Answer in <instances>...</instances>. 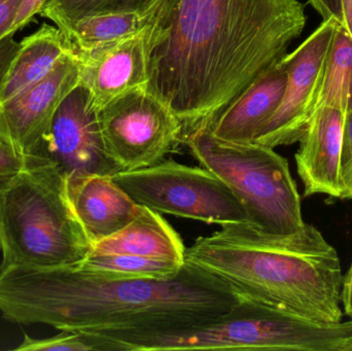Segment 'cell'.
Wrapping results in <instances>:
<instances>
[{"label":"cell","instance_id":"obj_1","mask_svg":"<svg viewBox=\"0 0 352 351\" xmlns=\"http://www.w3.org/2000/svg\"><path fill=\"white\" fill-rule=\"evenodd\" d=\"M146 91L184 138L208 128L305 28L298 0H146Z\"/></svg>","mask_w":352,"mask_h":351},{"label":"cell","instance_id":"obj_2","mask_svg":"<svg viewBox=\"0 0 352 351\" xmlns=\"http://www.w3.org/2000/svg\"><path fill=\"white\" fill-rule=\"evenodd\" d=\"M240 296L184 264L162 280H109L76 265L0 267V313L10 323L59 331L178 329L230 310Z\"/></svg>","mask_w":352,"mask_h":351},{"label":"cell","instance_id":"obj_3","mask_svg":"<svg viewBox=\"0 0 352 351\" xmlns=\"http://www.w3.org/2000/svg\"><path fill=\"white\" fill-rule=\"evenodd\" d=\"M184 261L239 296L312 321H342L340 259L312 225L291 236L266 234L248 223L223 225L186 247Z\"/></svg>","mask_w":352,"mask_h":351},{"label":"cell","instance_id":"obj_4","mask_svg":"<svg viewBox=\"0 0 352 351\" xmlns=\"http://www.w3.org/2000/svg\"><path fill=\"white\" fill-rule=\"evenodd\" d=\"M88 332L107 351H352V321H312L242 296L230 310L178 329Z\"/></svg>","mask_w":352,"mask_h":351},{"label":"cell","instance_id":"obj_5","mask_svg":"<svg viewBox=\"0 0 352 351\" xmlns=\"http://www.w3.org/2000/svg\"><path fill=\"white\" fill-rule=\"evenodd\" d=\"M91 251L67 177L52 161L28 156L26 167L0 185V267L78 265Z\"/></svg>","mask_w":352,"mask_h":351},{"label":"cell","instance_id":"obj_6","mask_svg":"<svg viewBox=\"0 0 352 351\" xmlns=\"http://www.w3.org/2000/svg\"><path fill=\"white\" fill-rule=\"evenodd\" d=\"M184 144L201 166L217 174L245 208L248 224L266 234L291 236L307 227L287 159L256 142L240 144L197 130Z\"/></svg>","mask_w":352,"mask_h":351},{"label":"cell","instance_id":"obj_7","mask_svg":"<svg viewBox=\"0 0 352 351\" xmlns=\"http://www.w3.org/2000/svg\"><path fill=\"white\" fill-rule=\"evenodd\" d=\"M111 179L138 205L160 214L221 226L248 223L237 196L204 167L167 160L146 168L121 171Z\"/></svg>","mask_w":352,"mask_h":351},{"label":"cell","instance_id":"obj_8","mask_svg":"<svg viewBox=\"0 0 352 351\" xmlns=\"http://www.w3.org/2000/svg\"><path fill=\"white\" fill-rule=\"evenodd\" d=\"M97 115L107 152L123 171L158 164L182 144V124L146 88L116 97Z\"/></svg>","mask_w":352,"mask_h":351},{"label":"cell","instance_id":"obj_9","mask_svg":"<svg viewBox=\"0 0 352 351\" xmlns=\"http://www.w3.org/2000/svg\"><path fill=\"white\" fill-rule=\"evenodd\" d=\"M338 25L334 19L324 21L295 51L283 56L287 78L283 99L254 142L275 148L300 141L316 111Z\"/></svg>","mask_w":352,"mask_h":351},{"label":"cell","instance_id":"obj_10","mask_svg":"<svg viewBox=\"0 0 352 351\" xmlns=\"http://www.w3.org/2000/svg\"><path fill=\"white\" fill-rule=\"evenodd\" d=\"M36 156L57 165L67 179L123 171L107 152L90 91L80 82L56 111Z\"/></svg>","mask_w":352,"mask_h":351},{"label":"cell","instance_id":"obj_11","mask_svg":"<svg viewBox=\"0 0 352 351\" xmlns=\"http://www.w3.org/2000/svg\"><path fill=\"white\" fill-rule=\"evenodd\" d=\"M80 82V61L74 49L41 82L0 103V135L25 156H36L56 111Z\"/></svg>","mask_w":352,"mask_h":351},{"label":"cell","instance_id":"obj_12","mask_svg":"<svg viewBox=\"0 0 352 351\" xmlns=\"http://www.w3.org/2000/svg\"><path fill=\"white\" fill-rule=\"evenodd\" d=\"M74 52L80 61V82L90 91L96 109L129 91L146 89L144 30L127 38Z\"/></svg>","mask_w":352,"mask_h":351},{"label":"cell","instance_id":"obj_13","mask_svg":"<svg viewBox=\"0 0 352 351\" xmlns=\"http://www.w3.org/2000/svg\"><path fill=\"white\" fill-rule=\"evenodd\" d=\"M344 117V113L332 107L318 109L300 139L295 159L305 196L324 194L342 199L340 160Z\"/></svg>","mask_w":352,"mask_h":351},{"label":"cell","instance_id":"obj_14","mask_svg":"<svg viewBox=\"0 0 352 351\" xmlns=\"http://www.w3.org/2000/svg\"><path fill=\"white\" fill-rule=\"evenodd\" d=\"M283 57L248 87L208 127L219 139L254 142L280 104L287 84Z\"/></svg>","mask_w":352,"mask_h":351},{"label":"cell","instance_id":"obj_15","mask_svg":"<svg viewBox=\"0 0 352 351\" xmlns=\"http://www.w3.org/2000/svg\"><path fill=\"white\" fill-rule=\"evenodd\" d=\"M67 185L72 207L92 245L125 228L142 210L109 175L67 179Z\"/></svg>","mask_w":352,"mask_h":351},{"label":"cell","instance_id":"obj_16","mask_svg":"<svg viewBox=\"0 0 352 351\" xmlns=\"http://www.w3.org/2000/svg\"><path fill=\"white\" fill-rule=\"evenodd\" d=\"M186 247L178 233L158 212L142 207L119 232L92 245L91 253H124L153 259L184 261Z\"/></svg>","mask_w":352,"mask_h":351},{"label":"cell","instance_id":"obj_17","mask_svg":"<svg viewBox=\"0 0 352 351\" xmlns=\"http://www.w3.org/2000/svg\"><path fill=\"white\" fill-rule=\"evenodd\" d=\"M72 51L74 47L65 33L47 23L33 34L23 38L6 74L0 93V103L41 82L55 68L59 60Z\"/></svg>","mask_w":352,"mask_h":351},{"label":"cell","instance_id":"obj_18","mask_svg":"<svg viewBox=\"0 0 352 351\" xmlns=\"http://www.w3.org/2000/svg\"><path fill=\"white\" fill-rule=\"evenodd\" d=\"M332 107L346 113L352 109V38L339 24L333 38L316 111Z\"/></svg>","mask_w":352,"mask_h":351},{"label":"cell","instance_id":"obj_19","mask_svg":"<svg viewBox=\"0 0 352 351\" xmlns=\"http://www.w3.org/2000/svg\"><path fill=\"white\" fill-rule=\"evenodd\" d=\"M144 28L142 12H113L82 19L64 33L74 51H85L138 34Z\"/></svg>","mask_w":352,"mask_h":351},{"label":"cell","instance_id":"obj_20","mask_svg":"<svg viewBox=\"0 0 352 351\" xmlns=\"http://www.w3.org/2000/svg\"><path fill=\"white\" fill-rule=\"evenodd\" d=\"M184 265L170 260L124 253H90L76 266L109 280H162L175 276Z\"/></svg>","mask_w":352,"mask_h":351},{"label":"cell","instance_id":"obj_21","mask_svg":"<svg viewBox=\"0 0 352 351\" xmlns=\"http://www.w3.org/2000/svg\"><path fill=\"white\" fill-rule=\"evenodd\" d=\"M146 0H49L41 16L66 31L82 19L113 12H142Z\"/></svg>","mask_w":352,"mask_h":351},{"label":"cell","instance_id":"obj_22","mask_svg":"<svg viewBox=\"0 0 352 351\" xmlns=\"http://www.w3.org/2000/svg\"><path fill=\"white\" fill-rule=\"evenodd\" d=\"M14 350L43 351H107L100 338L87 331H61L53 337L35 339L25 335L24 340Z\"/></svg>","mask_w":352,"mask_h":351},{"label":"cell","instance_id":"obj_23","mask_svg":"<svg viewBox=\"0 0 352 351\" xmlns=\"http://www.w3.org/2000/svg\"><path fill=\"white\" fill-rule=\"evenodd\" d=\"M340 179L342 199H352V109L345 113L341 148Z\"/></svg>","mask_w":352,"mask_h":351},{"label":"cell","instance_id":"obj_24","mask_svg":"<svg viewBox=\"0 0 352 351\" xmlns=\"http://www.w3.org/2000/svg\"><path fill=\"white\" fill-rule=\"evenodd\" d=\"M28 156L0 135V185L18 174L26 167Z\"/></svg>","mask_w":352,"mask_h":351},{"label":"cell","instance_id":"obj_25","mask_svg":"<svg viewBox=\"0 0 352 351\" xmlns=\"http://www.w3.org/2000/svg\"><path fill=\"white\" fill-rule=\"evenodd\" d=\"M49 0H22L16 21L12 26V34L26 27L36 14H39Z\"/></svg>","mask_w":352,"mask_h":351},{"label":"cell","instance_id":"obj_26","mask_svg":"<svg viewBox=\"0 0 352 351\" xmlns=\"http://www.w3.org/2000/svg\"><path fill=\"white\" fill-rule=\"evenodd\" d=\"M22 0H0V41L12 34Z\"/></svg>","mask_w":352,"mask_h":351},{"label":"cell","instance_id":"obj_27","mask_svg":"<svg viewBox=\"0 0 352 351\" xmlns=\"http://www.w3.org/2000/svg\"><path fill=\"white\" fill-rule=\"evenodd\" d=\"M20 43L14 38V35H8L0 41V93L3 88L6 74L10 64L18 52Z\"/></svg>","mask_w":352,"mask_h":351},{"label":"cell","instance_id":"obj_28","mask_svg":"<svg viewBox=\"0 0 352 351\" xmlns=\"http://www.w3.org/2000/svg\"><path fill=\"white\" fill-rule=\"evenodd\" d=\"M314 10L322 16L324 21L334 19L339 24H344L343 20L342 0H309Z\"/></svg>","mask_w":352,"mask_h":351},{"label":"cell","instance_id":"obj_29","mask_svg":"<svg viewBox=\"0 0 352 351\" xmlns=\"http://www.w3.org/2000/svg\"><path fill=\"white\" fill-rule=\"evenodd\" d=\"M341 302L343 303L345 315L352 317V265L346 276L343 278Z\"/></svg>","mask_w":352,"mask_h":351},{"label":"cell","instance_id":"obj_30","mask_svg":"<svg viewBox=\"0 0 352 351\" xmlns=\"http://www.w3.org/2000/svg\"><path fill=\"white\" fill-rule=\"evenodd\" d=\"M342 8L343 20H344L343 26L349 31L352 38V0H342Z\"/></svg>","mask_w":352,"mask_h":351}]
</instances>
